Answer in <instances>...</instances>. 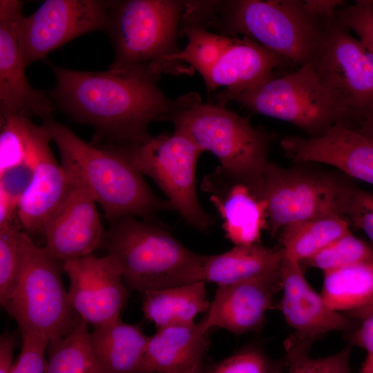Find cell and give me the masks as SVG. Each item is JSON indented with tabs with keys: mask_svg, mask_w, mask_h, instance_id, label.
Returning a JSON list of instances; mask_svg holds the SVG:
<instances>
[{
	"mask_svg": "<svg viewBox=\"0 0 373 373\" xmlns=\"http://www.w3.org/2000/svg\"><path fill=\"white\" fill-rule=\"evenodd\" d=\"M57 107L78 122L93 126L98 137L123 145L143 142L149 124L166 120L176 99L166 97L159 77L146 66L113 67L102 72L52 66Z\"/></svg>",
	"mask_w": 373,
	"mask_h": 373,
	"instance_id": "1",
	"label": "cell"
},
{
	"mask_svg": "<svg viewBox=\"0 0 373 373\" xmlns=\"http://www.w3.org/2000/svg\"><path fill=\"white\" fill-rule=\"evenodd\" d=\"M330 20L305 0L186 1L182 17L224 36L248 37L297 67L313 59Z\"/></svg>",
	"mask_w": 373,
	"mask_h": 373,
	"instance_id": "2",
	"label": "cell"
},
{
	"mask_svg": "<svg viewBox=\"0 0 373 373\" xmlns=\"http://www.w3.org/2000/svg\"><path fill=\"white\" fill-rule=\"evenodd\" d=\"M43 124L59 151L70 184L86 189L111 223L124 217L146 218L172 209L168 200L153 192L143 174L115 146L87 143L52 118Z\"/></svg>",
	"mask_w": 373,
	"mask_h": 373,
	"instance_id": "3",
	"label": "cell"
},
{
	"mask_svg": "<svg viewBox=\"0 0 373 373\" xmlns=\"http://www.w3.org/2000/svg\"><path fill=\"white\" fill-rule=\"evenodd\" d=\"M166 120L191 137L202 153L214 154L227 174L262 198L269 134L224 106L202 102L195 93L177 98Z\"/></svg>",
	"mask_w": 373,
	"mask_h": 373,
	"instance_id": "4",
	"label": "cell"
},
{
	"mask_svg": "<svg viewBox=\"0 0 373 373\" xmlns=\"http://www.w3.org/2000/svg\"><path fill=\"white\" fill-rule=\"evenodd\" d=\"M111 224L102 245L128 289L144 294L201 281L207 255L189 249L162 225L133 216Z\"/></svg>",
	"mask_w": 373,
	"mask_h": 373,
	"instance_id": "5",
	"label": "cell"
},
{
	"mask_svg": "<svg viewBox=\"0 0 373 373\" xmlns=\"http://www.w3.org/2000/svg\"><path fill=\"white\" fill-rule=\"evenodd\" d=\"M186 1H110L107 32L114 48L110 66H146L153 75L182 73L169 61L178 53V36Z\"/></svg>",
	"mask_w": 373,
	"mask_h": 373,
	"instance_id": "6",
	"label": "cell"
},
{
	"mask_svg": "<svg viewBox=\"0 0 373 373\" xmlns=\"http://www.w3.org/2000/svg\"><path fill=\"white\" fill-rule=\"evenodd\" d=\"M61 269L59 260L22 230L17 280L3 305L21 336L33 334L50 341L67 335L83 321L70 305Z\"/></svg>",
	"mask_w": 373,
	"mask_h": 373,
	"instance_id": "7",
	"label": "cell"
},
{
	"mask_svg": "<svg viewBox=\"0 0 373 373\" xmlns=\"http://www.w3.org/2000/svg\"><path fill=\"white\" fill-rule=\"evenodd\" d=\"M355 188L341 174L313 163L285 168L269 161L262 193L267 203V230L274 236L295 222L330 216L345 218Z\"/></svg>",
	"mask_w": 373,
	"mask_h": 373,
	"instance_id": "8",
	"label": "cell"
},
{
	"mask_svg": "<svg viewBox=\"0 0 373 373\" xmlns=\"http://www.w3.org/2000/svg\"><path fill=\"white\" fill-rule=\"evenodd\" d=\"M338 122L354 129L373 113V53L334 19L311 61Z\"/></svg>",
	"mask_w": 373,
	"mask_h": 373,
	"instance_id": "9",
	"label": "cell"
},
{
	"mask_svg": "<svg viewBox=\"0 0 373 373\" xmlns=\"http://www.w3.org/2000/svg\"><path fill=\"white\" fill-rule=\"evenodd\" d=\"M113 146L154 180L187 224L200 231L213 226V218L200 205L195 188L202 151L185 133L175 129L171 134L151 136L143 142Z\"/></svg>",
	"mask_w": 373,
	"mask_h": 373,
	"instance_id": "10",
	"label": "cell"
},
{
	"mask_svg": "<svg viewBox=\"0 0 373 373\" xmlns=\"http://www.w3.org/2000/svg\"><path fill=\"white\" fill-rule=\"evenodd\" d=\"M230 101L253 113L288 122L309 137L322 135L338 122L312 61L233 95Z\"/></svg>",
	"mask_w": 373,
	"mask_h": 373,
	"instance_id": "11",
	"label": "cell"
},
{
	"mask_svg": "<svg viewBox=\"0 0 373 373\" xmlns=\"http://www.w3.org/2000/svg\"><path fill=\"white\" fill-rule=\"evenodd\" d=\"M109 17V1H44L32 15H23L18 23L19 42L26 67L82 35L107 31Z\"/></svg>",
	"mask_w": 373,
	"mask_h": 373,
	"instance_id": "12",
	"label": "cell"
},
{
	"mask_svg": "<svg viewBox=\"0 0 373 373\" xmlns=\"http://www.w3.org/2000/svg\"><path fill=\"white\" fill-rule=\"evenodd\" d=\"M280 310L294 330L285 345V362L307 354L311 345L332 332H352L356 327L349 317L332 309L306 279L300 262L283 256Z\"/></svg>",
	"mask_w": 373,
	"mask_h": 373,
	"instance_id": "13",
	"label": "cell"
},
{
	"mask_svg": "<svg viewBox=\"0 0 373 373\" xmlns=\"http://www.w3.org/2000/svg\"><path fill=\"white\" fill-rule=\"evenodd\" d=\"M62 263L70 280L68 300L76 314L95 328L118 321L128 289L113 259L90 254Z\"/></svg>",
	"mask_w": 373,
	"mask_h": 373,
	"instance_id": "14",
	"label": "cell"
},
{
	"mask_svg": "<svg viewBox=\"0 0 373 373\" xmlns=\"http://www.w3.org/2000/svg\"><path fill=\"white\" fill-rule=\"evenodd\" d=\"M28 157L34 162L32 182L22 198L17 216L21 229L30 237L41 234L44 227L65 199L70 182L50 147V135L42 124L23 119Z\"/></svg>",
	"mask_w": 373,
	"mask_h": 373,
	"instance_id": "15",
	"label": "cell"
},
{
	"mask_svg": "<svg viewBox=\"0 0 373 373\" xmlns=\"http://www.w3.org/2000/svg\"><path fill=\"white\" fill-rule=\"evenodd\" d=\"M23 2L0 1V113L30 118L51 119L53 103L35 89L26 75L18 37V23Z\"/></svg>",
	"mask_w": 373,
	"mask_h": 373,
	"instance_id": "16",
	"label": "cell"
},
{
	"mask_svg": "<svg viewBox=\"0 0 373 373\" xmlns=\"http://www.w3.org/2000/svg\"><path fill=\"white\" fill-rule=\"evenodd\" d=\"M280 146L294 164L330 165L373 185V143L354 129L337 123L318 137L285 136Z\"/></svg>",
	"mask_w": 373,
	"mask_h": 373,
	"instance_id": "17",
	"label": "cell"
},
{
	"mask_svg": "<svg viewBox=\"0 0 373 373\" xmlns=\"http://www.w3.org/2000/svg\"><path fill=\"white\" fill-rule=\"evenodd\" d=\"M97 202L84 188L70 184L68 192L46 223L45 249L62 262L92 254L103 242L105 232Z\"/></svg>",
	"mask_w": 373,
	"mask_h": 373,
	"instance_id": "18",
	"label": "cell"
},
{
	"mask_svg": "<svg viewBox=\"0 0 373 373\" xmlns=\"http://www.w3.org/2000/svg\"><path fill=\"white\" fill-rule=\"evenodd\" d=\"M281 287L280 268L245 281L219 286L199 323L206 332L213 327L234 334L256 331L262 325Z\"/></svg>",
	"mask_w": 373,
	"mask_h": 373,
	"instance_id": "19",
	"label": "cell"
},
{
	"mask_svg": "<svg viewBox=\"0 0 373 373\" xmlns=\"http://www.w3.org/2000/svg\"><path fill=\"white\" fill-rule=\"evenodd\" d=\"M200 186L219 213L227 238L235 246L259 243L261 231L267 228V203L263 199L220 166L207 175Z\"/></svg>",
	"mask_w": 373,
	"mask_h": 373,
	"instance_id": "20",
	"label": "cell"
},
{
	"mask_svg": "<svg viewBox=\"0 0 373 373\" xmlns=\"http://www.w3.org/2000/svg\"><path fill=\"white\" fill-rule=\"evenodd\" d=\"M285 58L246 37H236L204 79L208 92L216 94L217 104L224 106L233 95L254 88L278 75ZM290 64V63H289Z\"/></svg>",
	"mask_w": 373,
	"mask_h": 373,
	"instance_id": "21",
	"label": "cell"
},
{
	"mask_svg": "<svg viewBox=\"0 0 373 373\" xmlns=\"http://www.w3.org/2000/svg\"><path fill=\"white\" fill-rule=\"evenodd\" d=\"M209 343L199 323L157 329L148 341L142 373H198Z\"/></svg>",
	"mask_w": 373,
	"mask_h": 373,
	"instance_id": "22",
	"label": "cell"
},
{
	"mask_svg": "<svg viewBox=\"0 0 373 373\" xmlns=\"http://www.w3.org/2000/svg\"><path fill=\"white\" fill-rule=\"evenodd\" d=\"M149 336L139 325L120 319L90 333V345L99 373H142Z\"/></svg>",
	"mask_w": 373,
	"mask_h": 373,
	"instance_id": "23",
	"label": "cell"
},
{
	"mask_svg": "<svg viewBox=\"0 0 373 373\" xmlns=\"http://www.w3.org/2000/svg\"><path fill=\"white\" fill-rule=\"evenodd\" d=\"M283 253L260 243L235 246L222 254L207 255L201 281L219 286L249 280L280 268Z\"/></svg>",
	"mask_w": 373,
	"mask_h": 373,
	"instance_id": "24",
	"label": "cell"
},
{
	"mask_svg": "<svg viewBox=\"0 0 373 373\" xmlns=\"http://www.w3.org/2000/svg\"><path fill=\"white\" fill-rule=\"evenodd\" d=\"M205 282L151 291L143 294L142 311L146 319L157 329L175 325H191L195 316L207 312Z\"/></svg>",
	"mask_w": 373,
	"mask_h": 373,
	"instance_id": "25",
	"label": "cell"
},
{
	"mask_svg": "<svg viewBox=\"0 0 373 373\" xmlns=\"http://www.w3.org/2000/svg\"><path fill=\"white\" fill-rule=\"evenodd\" d=\"M321 295L338 312L353 315L373 305V262L323 272Z\"/></svg>",
	"mask_w": 373,
	"mask_h": 373,
	"instance_id": "26",
	"label": "cell"
},
{
	"mask_svg": "<svg viewBox=\"0 0 373 373\" xmlns=\"http://www.w3.org/2000/svg\"><path fill=\"white\" fill-rule=\"evenodd\" d=\"M350 231L348 220L330 216L290 224L279 233L280 249L300 263Z\"/></svg>",
	"mask_w": 373,
	"mask_h": 373,
	"instance_id": "27",
	"label": "cell"
},
{
	"mask_svg": "<svg viewBox=\"0 0 373 373\" xmlns=\"http://www.w3.org/2000/svg\"><path fill=\"white\" fill-rule=\"evenodd\" d=\"M89 335L83 321L67 335L50 340L46 373H99Z\"/></svg>",
	"mask_w": 373,
	"mask_h": 373,
	"instance_id": "28",
	"label": "cell"
},
{
	"mask_svg": "<svg viewBox=\"0 0 373 373\" xmlns=\"http://www.w3.org/2000/svg\"><path fill=\"white\" fill-rule=\"evenodd\" d=\"M180 35L188 39L185 48L171 56L169 61L182 66L189 64L203 79L236 37L224 36L202 27L181 23Z\"/></svg>",
	"mask_w": 373,
	"mask_h": 373,
	"instance_id": "29",
	"label": "cell"
},
{
	"mask_svg": "<svg viewBox=\"0 0 373 373\" xmlns=\"http://www.w3.org/2000/svg\"><path fill=\"white\" fill-rule=\"evenodd\" d=\"M366 262H373V247L350 231L300 264L303 269L312 267L326 272Z\"/></svg>",
	"mask_w": 373,
	"mask_h": 373,
	"instance_id": "30",
	"label": "cell"
},
{
	"mask_svg": "<svg viewBox=\"0 0 373 373\" xmlns=\"http://www.w3.org/2000/svg\"><path fill=\"white\" fill-rule=\"evenodd\" d=\"M283 363L258 345H247L224 360L203 365L198 373H283Z\"/></svg>",
	"mask_w": 373,
	"mask_h": 373,
	"instance_id": "31",
	"label": "cell"
},
{
	"mask_svg": "<svg viewBox=\"0 0 373 373\" xmlns=\"http://www.w3.org/2000/svg\"><path fill=\"white\" fill-rule=\"evenodd\" d=\"M22 229L14 221L0 227V301L3 306L15 287L20 262Z\"/></svg>",
	"mask_w": 373,
	"mask_h": 373,
	"instance_id": "32",
	"label": "cell"
},
{
	"mask_svg": "<svg viewBox=\"0 0 373 373\" xmlns=\"http://www.w3.org/2000/svg\"><path fill=\"white\" fill-rule=\"evenodd\" d=\"M23 118L15 115H1L0 173L28 160Z\"/></svg>",
	"mask_w": 373,
	"mask_h": 373,
	"instance_id": "33",
	"label": "cell"
},
{
	"mask_svg": "<svg viewBox=\"0 0 373 373\" xmlns=\"http://www.w3.org/2000/svg\"><path fill=\"white\" fill-rule=\"evenodd\" d=\"M335 19L354 31L373 53V0H358L340 8Z\"/></svg>",
	"mask_w": 373,
	"mask_h": 373,
	"instance_id": "34",
	"label": "cell"
},
{
	"mask_svg": "<svg viewBox=\"0 0 373 373\" xmlns=\"http://www.w3.org/2000/svg\"><path fill=\"white\" fill-rule=\"evenodd\" d=\"M352 346L323 358H311L307 354L285 363L288 373H352L350 357Z\"/></svg>",
	"mask_w": 373,
	"mask_h": 373,
	"instance_id": "35",
	"label": "cell"
},
{
	"mask_svg": "<svg viewBox=\"0 0 373 373\" xmlns=\"http://www.w3.org/2000/svg\"><path fill=\"white\" fill-rule=\"evenodd\" d=\"M22 340L21 351L12 373H46L45 352L49 341L33 334L23 336Z\"/></svg>",
	"mask_w": 373,
	"mask_h": 373,
	"instance_id": "36",
	"label": "cell"
},
{
	"mask_svg": "<svg viewBox=\"0 0 373 373\" xmlns=\"http://www.w3.org/2000/svg\"><path fill=\"white\" fill-rule=\"evenodd\" d=\"M34 171V162L28 157L25 162L0 173V195L6 198L17 209L32 182Z\"/></svg>",
	"mask_w": 373,
	"mask_h": 373,
	"instance_id": "37",
	"label": "cell"
},
{
	"mask_svg": "<svg viewBox=\"0 0 373 373\" xmlns=\"http://www.w3.org/2000/svg\"><path fill=\"white\" fill-rule=\"evenodd\" d=\"M345 218L367 235L373 247V193L356 186Z\"/></svg>",
	"mask_w": 373,
	"mask_h": 373,
	"instance_id": "38",
	"label": "cell"
},
{
	"mask_svg": "<svg viewBox=\"0 0 373 373\" xmlns=\"http://www.w3.org/2000/svg\"><path fill=\"white\" fill-rule=\"evenodd\" d=\"M361 323L352 332L351 343L365 350L373 356V309L363 312L356 316Z\"/></svg>",
	"mask_w": 373,
	"mask_h": 373,
	"instance_id": "39",
	"label": "cell"
},
{
	"mask_svg": "<svg viewBox=\"0 0 373 373\" xmlns=\"http://www.w3.org/2000/svg\"><path fill=\"white\" fill-rule=\"evenodd\" d=\"M305 2L312 12L326 21L334 19L336 12L347 4L341 0H305Z\"/></svg>",
	"mask_w": 373,
	"mask_h": 373,
	"instance_id": "40",
	"label": "cell"
},
{
	"mask_svg": "<svg viewBox=\"0 0 373 373\" xmlns=\"http://www.w3.org/2000/svg\"><path fill=\"white\" fill-rule=\"evenodd\" d=\"M12 334L6 332L0 338V373H12V355L16 346Z\"/></svg>",
	"mask_w": 373,
	"mask_h": 373,
	"instance_id": "41",
	"label": "cell"
},
{
	"mask_svg": "<svg viewBox=\"0 0 373 373\" xmlns=\"http://www.w3.org/2000/svg\"><path fill=\"white\" fill-rule=\"evenodd\" d=\"M354 129L373 143V113L363 119Z\"/></svg>",
	"mask_w": 373,
	"mask_h": 373,
	"instance_id": "42",
	"label": "cell"
},
{
	"mask_svg": "<svg viewBox=\"0 0 373 373\" xmlns=\"http://www.w3.org/2000/svg\"><path fill=\"white\" fill-rule=\"evenodd\" d=\"M359 373H373V356L367 354Z\"/></svg>",
	"mask_w": 373,
	"mask_h": 373,
	"instance_id": "43",
	"label": "cell"
},
{
	"mask_svg": "<svg viewBox=\"0 0 373 373\" xmlns=\"http://www.w3.org/2000/svg\"><path fill=\"white\" fill-rule=\"evenodd\" d=\"M370 309H373V305H371L370 307H369L368 308H367V309H364V310H363V311H361V312H358V313H357V314L353 315V316H356L357 314H360V313H361V312H365V311H366V310Z\"/></svg>",
	"mask_w": 373,
	"mask_h": 373,
	"instance_id": "44",
	"label": "cell"
}]
</instances>
